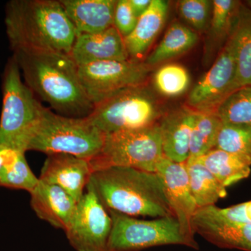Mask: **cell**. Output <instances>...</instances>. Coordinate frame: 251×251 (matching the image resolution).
<instances>
[{
  "label": "cell",
  "mask_w": 251,
  "mask_h": 251,
  "mask_svg": "<svg viewBox=\"0 0 251 251\" xmlns=\"http://www.w3.org/2000/svg\"><path fill=\"white\" fill-rule=\"evenodd\" d=\"M4 22L14 51L71 55L77 35L60 1L55 0L10 1Z\"/></svg>",
  "instance_id": "obj_1"
},
{
  "label": "cell",
  "mask_w": 251,
  "mask_h": 251,
  "mask_svg": "<svg viewBox=\"0 0 251 251\" xmlns=\"http://www.w3.org/2000/svg\"><path fill=\"white\" fill-rule=\"evenodd\" d=\"M25 84L64 116L84 118L93 111L70 54L14 51Z\"/></svg>",
  "instance_id": "obj_2"
},
{
  "label": "cell",
  "mask_w": 251,
  "mask_h": 251,
  "mask_svg": "<svg viewBox=\"0 0 251 251\" xmlns=\"http://www.w3.org/2000/svg\"><path fill=\"white\" fill-rule=\"evenodd\" d=\"M86 188L95 193L108 211L132 217L174 216L156 173L109 167L94 172Z\"/></svg>",
  "instance_id": "obj_3"
},
{
  "label": "cell",
  "mask_w": 251,
  "mask_h": 251,
  "mask_svg": "<svg viewBox=\"0 0 251 251\" xmlns=\"http://www.w3.org/2000/svg\"><path fill=\"white\" fill-rule=\"evenodd\" d=\"M2 94L0 147L25 153L45 108L23 82L21 70L14 57L5 67Z\"/></svg>",
  "instance_id": "obj_4"
},
{
  "label": "cell",
  "mask_w": 251,
  "mask_h": 251,
  "mask_svg": "<svg viewBox=\"0 0 251 251\" xmlns=\"http://www.w3.org/2000/svg\"><path fill=\"white\" fill-rule=\"evenodd\" d=\"M105 138V133L88 117L64 116L45 108L27 151L66 153L90 161L100 152Z\"/></svg>",
  "instance_id": "obj_5"
},
{
  "label": "cell",
  "mask_w": 251,
  "mask_h": 251,
  "mask_svg": "<svg viewBox=\"0 0 251 251\" xmlns=\"http://www.w3.org/2000/svg\"><path fill=\"white\" fill-rule=\"evenodd\" d=\"M163 156L158 122L143 129L105 134L100 152L89 161L93 173L113 166L156 173L157 165Z\"/></svg>",
  "instance_id": "obj_6"
},
{
  "label": "cell",
  "mask_w": 251,
  "mask_h": 251,
  "mask_svg": "<svg viewBox=\"0 0 251 251\" xmlns=\"http://www.w3.org/2000/svg\"><path fill=\"white\" fill-rule=\"evenodd\" d=\"M145 87L122 91L96 104L87 117L105 134L143 129L156 125L161 112Z\"/></svg>",
  "instance_id": "obj_7"
},
{
  "label": "cell",
  "mask_w": 251,
  "mask_h": 251,
  "mask_svg": "<svg viewBox=\"0 0 251 251\" xmlns=\"http://www.w3.org/2000/svg\"><path fill=\"white\" fill-rule=\"evenodd\" d=\"M108 212L112 221L110 251H141L167 245L187 247L174 216L142 220L117 211Z\"/></svg>",
  "instance_id": "obj_8"
},
{
  "label": "cell",
  "mask_w": 251,
  "mask_h": 251,
  "mask_svg": "<svg viewBox=\"0 0 251 251\" xmlns=\"http://www.w3.org/2000/svg\"><path fill=\"white\" fill-rule=\"evenodd\" d=\"M78 67L81 83L94 105L122 91L145 85L152 67L145 61H103Z\"/></svg>",
  "instance_id": "obj_9"
},
{
  "label": "cell",
  "mask_w": 251,
  "mask_h": 251,
  "mask_svg": "<svg viewBox=\"0 0 251 251\" xmlns=\"http://www.w3.org/2000/svg\"><path fill=\"white\" fill-rule=\"evenodd\" d=\"M111 216L95 193L86 188L66 229L69 244L76 251H110Z\"/></svg>",
  "instance_id": "obj_10"
},
{
  "label": "cell",
  "mask_w": 251,
  "mask_h": 251,
  "mask_svg": "<svg viewBox=\"0 0 251 251\" xmlns=\"http://www.w3.org/2000/svg\"><path fill=\"white\" fill-rule=\"evenodd\" d=\"M236 73L234 31L209 70L188 94L186 106L196 112H215L220 104L234 92Z\"/></svg>",
  "instance_id": "obj_11"
},
{
  "label": "cell",
  "mask_w": 251,
  "mask_h": 251,
  "mask_svg": "<svg viewBox=\"0 0 251 251\" xmlns=\"http://www.w3.org/2000/svg\"><path fill=\"white\" fill-rule=\"evenodd\" d=\"M156 173L161 177L167 200L187 247L198 250L193 226L198 207L190 188L185 163H176L163 156L157 165Z\"/></svg>",
  "instance_id": "obj_12"
},
{
  "label": "cell",
  "mask_w": 251,
  "mask_h": 251,
  "mask_svg": "<svg viewBox=\"0 0 251 251\" xmlns=\"http://www.w3.org/2000/svg\"><path fill=\"white\" fill-rule=\"evenodd\" d=\"M93 171L90 161L66 153L48 155L39 180L55 185L78 202L85 193Z\"/></svg>",
  "instance_id": "obj_13"
},
{
  "label": "cell",
  "mask_w": 251,
  "mask_h": 251,
  "mask_svg": "<svg viewBox=\"0 0 251 251\" xmlns=\"http://www.w3.org/2000/svg\"><path fill=\"white\" fill-rule=\"evenodd\" d=\"M71 57L77 67L103 61L129 59L124 38L114 26L95 34H77Z\"/></svg>",
  "instance_id": "obj_14"
},
{
  "label": "cell",
  "mask_w": 251,
  "mask_h": 251,
  "mask_svg": "<svg viewBox=\"0 0 251 251\" xmlns=\"http://www.w3.org/2000/svg\"><path fill=\"white\" fill-rule=\"evenodd\" d=\"M30 196L31 206L36 216L65 232L76 210L77 201L62 188L41 180Z\"/></svg>",
  "instance_id": "obj_15"
},
{
  "label": "cell",
  "mask_w": 251,
  "mask_h": 251,
  "mask_svg": "<svg viewBox=\"0 0 251 251\" xmlns=\"http://www.w3.org/2000/svg\"><path fill=\"white\" fill-rule=\"evenodd\" d=\"M194 118V110L186 105L165 115L158 122L163 155L171 161H187Z\"/></svg>",
  "instance_id": "obj_16"
},
{
  "label": "cell",
  "mask_w": 251,
  "mask_h": 251,
  "mask_svg": "<svg viewBox=\"0 0 251 251\" xmlns=\"http://www.w3.org/2000/svg\"><path fill=\"white\" fill-rule=\"evenodd\" d=\"M77 34H95L114 26L115 0H62Z\"/></svg>",
  "instance_id": "obj_17"
},
{
  "label": "cell",
  "mask_w": 251,
  "mask_h": 251,
  "mask_svg": "<svg viewBox=\"0 0 251 251\" xmlns=\"http://www.w3.org/2000/svg\"><path fill=\"white\" fill-rule=\"evenodd\" d=\"M169 11L165 0H151L146 12L138 18L133 31L124 38L129 59L143 61L156 36L164 26Z\"/></svg>",
  "instance_id": "obj_18"
},
{
  "label": "cell",
  "mask_w": 251,
  "mask_h": 251,
  "mask_svg": "<svg viewBox=\"0 0 251 251\" xmlns=\"http://www.w3.org/2000/svg\"><path fill=\"white\" fill-rule=\"evenodd\" d=\"M196 234L224 249L251 251V224H231L209 220H193Z\"/></svg>",
  "instance_id": "obj_19"
},
{
  "label": "cell",
  "mask_w": 251,
  "mask_h": 251,
  "mask_svg": "<svg viewBox=\"0 0 251 251\" xmlns=\"http://www.w3.org/2000/svg\"><path fill=\"white\" fill-rule=\"evenodd\" d=\"M243 5L235 0H214L209 24L206 52L221 51L235 30Z\"/></svg>",
  "instance_id": "obj_20"
},
{
  "label": "cell",
  "mask_w": 251,
  "mask_h": 251,
  "mask_svg": "<svg viewBox=\"0 0 251 251\" xmlns=\"http://www.w3.org/2000/svg\"><path fill=\"white\" fill-rule=\"evenodd\" d=\"M184 163L190 188L198 208L215 205L220 199L226 197V188L199 158H188Z\"/></svg>",
  "instance_id": "obj_21"
},
{
  "label": "cell",
  "mask_w": 251,
  "mask_h": 251,
  "mask_svg": "<svg viewBox=\"0 0 251 251\" xmlns=\"http://www.w3.org/2000/svg\"><path fill=\"white\" fill-rule=\"evenodd\" d=\"M198 41V35L192 29L181 23H173L168 27L160 44L145 61L148 65L166 62L193 49Z\"/></svg>",
  "instance_id": "obj_22"
},
{
  "label": "cell",
  "mask_w": 251,
  "mask_h": 251,
  "mask_svg": "<svg viewBox=\"0 0 251 251\" xmlns=\"http://www.w3.org/2000/svg\"><path fill=\"white\" fill-rule=\"evenodd\" d=\"M200 160L223 186L227 188L251 174V166L232 153L213 149Z\"/></svg>",
  "instance_id": "obj_23"
},
{
  "label": "cell",
  "mask_w": 251,
  "mask_h": 251,
  "mask_svg": "<svg viewBox=\"0 0 251 251\" xmlns=\"http://www.w3.org/2000/svg\"><path fill=\"white\" fill-rule=\"evenodd\" d=\"M237 73L234 91L251 86V10L243 6L234 30Z\"/></svg>",
  "instance_id": "obj_24"
},
{
  "label": "cell",
  "mask_w": 251,
  "mask_h": 251,
  "mask_svg": "<svg viewBox=\"0 0 251 251\" xmlns=\"http://www.w3.org/2000/svg\"><path fill=\"white\" fill-rule=\"evenodd\" d=\"M221 125L215 112L195 111L188 158H200L215 148Z\"/></svg>",
  "instance_id": "obj_25"
},
{
  "label": "cell",
  "mask_w": 251,
  "mask_h": 251,
  "mask_svg": "<svg viewBox=\"0 0 251 251\" xmlns=\"http://www.w3.org/2000/svg\"><path fill=\"white\" fill-rule=\"evenodd\" d=\"M214 149L232 153L251 166V126L222 122Z\"/></svg>",
  "instance_id": "obj_26"
},
{
  "label": "cell",
  "mask_w": 251,
  "mask_h": 251,
  "mask_svg": "<svg viewBox=\"0 0 251 251\" xmlns=\"http://www.w3.org/2000/svg\"><path fill=\"white\" fill-rule=\"evenodd\" d=\"M23 152L18 151L0 170V187L24 190L29 193L39 182Z\"/></svg>",
  "instance_id": "obj_27"
},
{
  "label": "cell",
  "mask_w": 251,
  "mask_h": 251,
  "mask_svg": "<svg viewBox=\"0 0 251 251\" xmlns=\"http://www.w3.org/2000/svg\"><path fill=\"white\" fill-rule=\"evenodd\" d=\"M215 114L223 123L251 126V86L241 87L229 94Z\"/></svg>",
  "instance_id": "obj_28"
},
{
  "label": "cell",
  "mask_w": 251,
  "mask_h": 251,
  "mask_svg": "<svg viewBox=\"0 0 251 251\" xmlns=\"http://www.w3.org/2000/svg\"><path fill=\"white\" fill-rule=\"evenodd\" d=\"M153 85L162 95L176 97L188 90L191 76L187 69L179 64H165L153 75Z\"/></svg>",
  "instance_id": "obj_29"
},
{
  "label": "cell",
  "mask_w": 251,
  "mask_h": 251,
  "mask_svg": "<svg viewBox=\"0 0 251 251\" xmlns=\"http://www.w3.org/2000/svg\"><path fill=\"white\" fill-rule=\"evenodd\" d=\"M180 16L198 31H204L209 27L212 1L209 0H181L178 4Z\"/></svg>",
  "instance_id": "obj_30"
},
{
  "label": "cell",
  "mask_w": 251,
  "mask_h": 251,
  "mask_svg": "<svg viewBox=\"0 0 251 251\" xmlns=\"http://www.w3.org/2000/svg\"><path fill=\"white\" fill-rule=\"evenodd\" d=\"M138 21V18L133 13L129 0L117 1L114 14V27L122 37L129 35L136 26Z\"/></svg>",
  "instance_id": "obj_31"
},
{
  "label": "cell",
  "mask_w": 251,
  "mask_h": 251,
  "mask_svg": "<svg viewBox=\"0 0 251 251\" xmlns=\"http://www.w3.org/2000/svg\"><path fill=\"white\" fill-rule=\"evenodd\" d=\"M129 3L133 13L139 18L149 9L151 0H129Z\"/></svg>",
  "instance_id": "obj_32"
},
{
  "label": "cell",
  "mask_w": 251,
  "mask_h": 251,
  "mask_svg": "<svg viewBox=\"0 0 251 251\" xmlns=\"http://www.w3.org/2000/svg\"><path fill=\"white\" fill-rule=\"evenodd\" d=\"M17 151L11 149L0 147V170L3 166L9 161L17 153Z\"/></svg>",
  "instance_id": "obj_33"
},
{
  "label": "cell",
  "mask_w": 251,
  "mask_h": 251,
  "mask_svg": "<svg viewBox=\"0 0 251 251\" xmlns=\"http://www.w3.org/2000/svg\"><path fill=\"white\" fill-rule=\"evenodd\" d=\"M244 209V223L246 224H251V201L243 203Z\"/></svg>",
  "instance_id": "obj_34"
},
{
  "label": "cell",
  "mask_w": 251,
  "mask_h": 251,
  "mask_svg": "<svg viewBox=\"0 0 251 251\" xmlns=\"http://www.w3.org/2000/svg\"><path fill=\"white\" fill-rule=\"evenodd\" d=\"M247 4L248 5V9L251 10V1H247Z\"/></svg>",
  "instance_id": "obj_35"
}]
</instances>
